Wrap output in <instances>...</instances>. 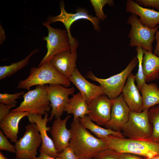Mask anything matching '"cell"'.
Instances as JSON below:
<instances>
[{
	"instance_id": "obj_1",
	"label": "cell",
	"mask_w": 159,
	"mask_h": 159,
	"mask_svg": "<svg viewBox=\"0 0 159 159\" xmlns=\"http://www.w3.org/2000/svg\"><path fill=\"white\" fill-rule=\"evenodd\" d=\"M70 127L72 136L69 146L79 158H92L101 151L108 148L106 143L91 134L79 119L73 120Z\"/></svg>"
},
{
	"instance_id": "obj_2",
	"label": "cell",
	"mask_w": 159,
	"mask_h": 159,
	"mask_svg": "<svg viewBox=\"0 0 159 159\" xmlns=\"http://www.w3.org/2000/svg\"><path fill=\"white\" fill-rule=\"evenodd\" d=\"M102 139L108 148L120 153H128L149 158L159 155V143L110 135Z\"/></svg>"
},
{
	"instance_id": "obj_3",
	"label": "cell",
	"mask_w": 159,
	"mask_h": 159,
	"mask_svg": "<svg viewBox=\"0 0 159 159\" xmlns=\"http://www.w3.org/2000/svg\"><path fill=\"white\" fill-rule=\"evenodd\" d=\"M60 84L67 87L70 82L61 75L48 61L40 67H33L30 69L29 75L18 83L17 88L29 90L35 85Z\"/></svg>"
},
{
	"instance_id": "obj_4",
	"label": "cell",
	"mask_w": 159,
	"mask_h": 159,
	"mask_svg": "<svg viewBox=\"0 0 159 159\" xmlns=\"http://www.w3.org/2000/svg\"><path fill=\"white\" fill-rule=\"evenodd\" d=\"M138 63V60L136 56L132 59L122 72L109 78H99L92 72H88L87 77L99 83L104 94L110 99L114 100L121 94L128 77Z\"/></svg>"
},
{
	"instance_id": "obj_5",
	"label": "cell",
	"mask_w": 159,
	"mask_h": 159,
	"mask_svg": "<svg viewBox=\"0 0 159 159\" xmlns=\"http://www.w3.org/2000/svg\"><path fill=\"white\" fill-rule=\"evenodd\" d=\"M46 85H37L34 89L24 93L23 100L20 105L10 111L26 112L29 114L41 115L48 112L51 107L47 95Z\"/></svg>"
},
{
	"instance_id": "obj_6",
	"label": "cell",
	"mask_w": 159,
	"mask_h": 159,
	"mask_svg": "<svg viewBox=\"0 0 159 159\" xmlns=\"http://www.w3.org/2000/svg\"><path fill=\"white\" fill-rule=\"evenodd\" d=\"M148 110L137 112L130 111L128 119L122 132L125 138L148 140L152 134L153 127L149 120Z\"/></svg>"
},
{
	"instance_id": "obj_7",
	"label": "cell",
	"mask_w": 159,
	"mask_h": 159,
	"mask_svg": "<svg viewBox=\"0 0 159 159\" xmlns=\"http://www.w3.org/2000/svg\"><path fill=\"white\" fill-rule=\"evenodd\" d=\"M60 6L61 10L60 14L49 18L47 22L50 24L57 21H60L64 24L68 35L71 46V50L77 49L78 44L77 40L72 36L70 32L71 26L75 21L80 19H87L92 23L95 30L100 31V28L99 25L100 20L96 16L89 14L88 12L85 9L78 8L76 10L75 13H71L66 11L63 1H61Z\"/></svg>"
},
{
	"instance_id": "obj_8",
	"label": "cell",
	"mask_w": 159,
	"mask_h": 159,
	"mask_svg": "<svg viewBox=\"0 0 159 159\" xmlns=\"http://www.w3.org/2000/svg\"><path fill=\"white\" fill-rule=\"evenodd\" d=\"M127 22L131 26L128 35L130 46L140 47L143 49L152 52V44L155 39V35L159 25L154 28L147 27L140 22L137 16L132 14L129 17Z\"/></svg>"
},
{
	"instance_id": "obj_9",
	"label": "cell",
	"mask_w": 159,
	"mask_h": 159,
	"mask_svg": "<svg viewBox=\"0 0 159 159\" xmlns=\"http://www.w3.org/2000/svg\"><path fill=\"white\" fill-rule=\"evenodd\" d=\"M42 24L47 27L48 30V36L43 38V40L46 41L47 51L38 67L49 61L56 55L71 49L68 35L66 29L53 28L47 21L43 22Z\"/></svg>"
},
{
	"instance_id": "obj_10",
	"label": "cell",
	"mask_w": 159,
	"mask_h": 159,
	"mask_svg": "<svg viewBox=\"0 0 159 159\" xmlns=\"http://www.w3.org/2000/svg\"><path fill=\"white\" fill-rule=\"evenodd\" d=\"M25 128L23 136L15 143L16 157L21 159H32L36 157L42 139L35 123L30 122Z\"/></svg>"
},
{
	"instance_id": "obj_11",
	"label": "cell",
	"mask_w": 159,
	"mask_h": 159,
	"mask_svg": "<svg viewBox=\"0 0 159 159\" xmlns=\"http://www.w3.org/2000/svg\"><path fill=\"white\" fill-rule=\"evenodd\" d=\"M47 95L52 110L49 121H51L54 117L55 119L61 117L65 111L68 104L70 95H73L75 91L74 87H66L60 84L46 85Z\"/></svg>"
},
{
	"instance_id": "obj_12",
	"label": "cell",
	"mask_w": 159,
	"mask_h": 159,
	"mask_svg": "<svg viewBox=\"0 0 159 159\" xmlns=\"http://www.w3.org/2000/svg\"><path fill=\"white\" fill-rule=\"evenodd\" d=\"M113 102L105 94L99 96L88 105V115L96 124L105 126L110 119Z\"/></svg>"
},
{
	"instance_id": "obj_13",
	"label": "cell",
	"mask_w": 159,
	"mask_h": 159,
	"mask_svg": "<svg viewBox=\"0 0 159 159\" xmlns=\"http://www.w3.org/2000/svg\"><path fill=\"white\" fill-rule=\"evenodd\" d=\"M48 112L44 114V118L42 115L29 114L27 117L31 123H35L38 128L42 139V144L39 151L45 154L54 158L59 157V153L55 149L52 139L47 135V131H49L51 128L47 126L49 121Z\"/></svg>"
},
{
	"instance_id": "obj_14",
	"label": "cell",
	"mask_w": 159,
	"mask_h": 159,
	"mask_svg": "<svg viewBox=\"0 0 159 159\" xmlns=\"http://www.w3.org/2000/svg\"><path fill=\"white\" fill-rule=\"evenodd\" d=\"M130 111L121 94L114 100L110 118L105 126V128L122 132L128 120Z\"/></svg>"
},
{
	"instance_id": "obj_15",
	"label": "cell",
	"mask_w": 159,
	"mask_h": 159,
	"mask_svg": "<svg viewBox=\"0 0 159 159\" xmlns=\"http://www.w3.org/2000/svg\"><path fill=\"white\" fill-rule=\"evenodd\" d=\"M79 90L87 105L94 99L104 94L100 85L89 82L82 75L76 68L68 79Z\"/></svg>"
},
{
	"instance_id": "obj_16",
	"label": "cell",
	"mask_w": 159,
	"mask_h": 159,
	"mask_svg": "<svg viewBox=\"0 0 159 159\" xmlns=\"http://www.w3.org/2000/svg\"><path fill=\"white\" fill-rule=\"evenodd\" d=\"M70 117L69 115L63 119L61 117L55 119L51 127L50 131L52 139L58 153L69 146L72 134L70 129L67 128L66 123Z\"/></svg>"
},
{
	"instance_id": "obj_17",
	"label": "cell",
	"mask_w": 159,
	"mask_h": 159,
	"mask_svg": "<svg viewBox=\"0 0 159 159\" xmlns=\"http://www.w3.org/2000/svg\"><path fill=\"white\" fill-rule=\"evenodd\" d=\"M77 50H70L56 55L49 61L58 73L68 80L77 68Z\"/></svg>"
},
{
	"instance_id": "obj_18",
	"label": "cell",
	"mask_w": 159,
	"mask_h": 159,
	"mask_svg": "<svg viewBox=\"0 0 159 159\" xmlns=\"http://www.w3.org/2000/svg\"><path fill=\"white\" fill-rule=\"evenodd\" d=\"M135 75L131 73L127 79L122 94L130 111L140 112L143 111L142 98L135 84Z\"/></svg>"
},
{
	"instance_id": "obj_19",
	"label": "cell",
	"mask_w": 159,
	"mask_h": 159,
	"mask_svg": "<svg viewBox=\"0 0 159 159\" xmlns=\"http://www.w3.org/2000/svg\"><path fill=\"white\" fill-rule=\"evenodd\" d=\"M125 10L128 13L139 16L140 22L147 27L154 28L159 24V11L143 7L135 1L127 0Z\"/></svg>"
},
{
	"instance_id": "obj_20",
	"label": "cell",
	"mask_w": 159,
	"mask_h": 159,
	"mask_svg": "<svg viewBox=\"0 0 159 159\" xmlns=\"http://www.w3.org/2000/svg\"><path fill=\"white\" fill-rule=\"evenodd\" d=\"M26 112H11L0 121V127L6 137L11 142L16 143L18 140L19 124L21 119L27 116Z\"/></svg>"
},
{
	"instance_id": "obj_21",
	"label": "cell",
	"mask_w": 159,
	"mask_h": 159,
	"mask_svg": "<svg viewBox=\"0 0 159 159\" xmlns=\"http://www.w3.org/2000/svg\"><path fill=\"white\" fill-rule=\"evenodd\" d=\"M143 50V69L146 83L159 77V57L152 52Z\"/></svg>"
},
{
	"instance_id": "obj_22",
	"label": "cell",
	"mask_w": 159,
	"mask_h": 159,
	"mask_svg": "<svg viewBox=\"0 0 159 159\" xmlns=\"http://www.w3.org/2000/svg\"><path fill=\"white\" fill-rule=\"evenodd\" d=\"M65 109L68 114H72L74 120L84 117L88 115V105L85 100L80 92L72 95Z\"/></svg>"
},
{
	"instance_id": "obj_23",
	"label": "cell",
	"mask_w": 159,
	"mask_h": 159,
	"mask_svg": "<svg viewBox=\"0 0 159 159\" xmlns=\"http://www.w3.org/2000/svg\"><path fill=\"white\" fill-rule=\"evenodd\" d=\"M143 100V111L148 110L159 104V88L155 83H146L139 90Z\"/></svg>"
},
{
	"instance_id": "obj_24",
	"label": "cell",
	"mask_w": 159,
	"mask_h": 159,
	"mask_svg": "<svg viewBox=\"0 0 159 159\" xmlns=\"http://www.w3.org/2000/svg\"><path fill=\"white\" fill-rule=\"evenodd\" d=\"M82 125L89 130L99 138L102 139L110 135H114L121 138H125L121 132H117L108 128H105L95 123L88 115L79 119Z\"/></svg>"
},
{
	"instance_id": "obj_25",
	"label": "cell",
	"mask_w": 159,
	"mask_h": 159,
	"mask_svg": "<svg viewBox=\"0 0 159 159\" xmlns=\"http://www.w3.org/2000/svg\"><path fill=\"white\" fill-rule=\"evenodd\" d=\"M39 50L35 49L23 59L9 65L0 67V80L9 77L26 66L28 63L31 57L34 54L38 52Z\"/></svg>"
},
{
	"instance_id": "obj_26",
	"label": "cell",
	"mask_w": 159,
	"mask_h": 159,
	"mask_svg": "<svg viewBox=\"0 0 159 159\" xmlns=\"http://www.w3.org/2000/svg\"><path fill=\"white\" fill-rule=\"evenodd\" d=\"M150 123L153 127L151 136L148 140L159 143V105L150 108L148 111Z\"/></svg>"
},
{
	"instance_id": "obj_27",
	"label": "cell",
	"mask_w": 159,
	"mask_h": 159,
	"mask_svg": "<svg viewBox=\"0 0 159 159\" xmlns=\"http://www.w3.org/2000/svg\"><path fill=\"white\" fill-rule=\"evenodd\" d=\"M136 57L138 63V69L137 73L135 75V80L137 83V86L139 90L144 84L146 83L143 69V59L144 50L140 47H137Z\"/></svg>"
},
{
	"instance_id": "obj_28",
	"label": "cell",
	"mask_w": 159,
	"mask_h": 159,
	"mask_svg": "<svg viewBox=\"0 0 159 159\" xmlns=\"http://www.w3.org/2000/svg\"><path fill=\"white\" fill-rule=\"evenodd\" d=\"M90 1L94 8L96 17L102 21L104 20L107 17L103 11V7L107 4L112 6L114 5V2L112 0H90Z\"/></svg>"
},
{
	"instance_id": "obj_29",
	"label": "cell",
	"mask_w": 159,
	"mask_h": 159,
	"mask_svg": "<svg viewBox=\"0 0 159 159\" xmlns=\"http://www.w3.org/2000/svg\"><path fill=\"white\" fill-rule=\"evenodd\" d=\"M24 94V92H17L13 94L7 93L0 94V102L5 105L16 104V100L21 98V96Z\"/></svg>"
},
{
	"instance_id": "obj_30",
	"label": "cell",
	"mask_w": 159,
	"mask_h": 159,
	"mask_svg": "<svg viewBox=\"0 0 159 159\" xmlns=\"http://www.w3.org/2000/svg\"><path fill=\"white\" fill-rule=\"evenodd\" d=\"M93 159H120V153L108 148L98 153Z\"/></svg>"
},
{
	"instance_id": "obj_31",
	"label": "cell",
	"mask_w": 159,
	"mask_h": 159,
	"mask_svg": "<svg viewBox=\"0 0 159 159\" xmlns=\"http://www.w3.org/2000/svg\"><path fill=\"white\" fill-rule=\"evenodd\" d=\"M5 136L3 132L0 130V150H5L12 153H16V150L15 146L11 144Z\"/></svg>"
},
{
	"instance_id": "obj_32",
	"label": "cell",
	"mask_w": 159,
	"mask_h": 159,
	"mask_svg": "<svg viewBox=\"0 0 159 159\" xmlns=\"http://www.w3.org/2000/svg\"><path fill=\"white\" fill-rule=\"evenodd\" d=\"M135 1L141 6L151 7L159 11V0H135Z\"/></svg>"
},
{
	"instance_id": "obj_33",
	"label": "cell",
	"mask_w": 159,
	"mask_h": 159,
	"mask_svg": "<svg viewBox=\"0 0 159 159\" xmlns=\"http://www.w3.org/2000/svg\"><path fill=\"white\" fill-rule=\"evenodd\" d=\"M59 157L62 159H79L75 154L73 150L69 146L65 148L62 152L59 153Z\"/></svg>"
},
{
	"instance_id": "obj_34",
	"label": "cell",
	"mask_w": 159,
	"mask_h": 159,
	"mask_svg": "<svg viewBox=\"0 0 159 159\" xmlns=\"http://www.w3.org/2000/svg\"><path fill=\"white\" fill-rule=\"evenodd\" d=\"M16 106V104L8 105L0 103V121L10 112L11 109Z\"/></svg>"
},
{
	"instance_id": "obj_35",
	"label": "cell",
	"mask_w": 159,
	"mask_h": 159,
	"mask_svg": "<svg viewBox=\"0 0 159 159\" xmlns=\"http://www.w3.org/2000/svg\"><path fill=\"white\" fill-rule=\"evenodd\" d=\"M120 159H145V158L137 155L128 153H120Z\"/></svg>"
},
{
	"instance_id": "obj_36",
	"label": "cell",
	"mask_w": 159,
	"mask_h": 159,
	"mask_svg": "<svg viewBox=\"0 0 159 159\" xmlns=\"http://www.w3.org/2000/svg\"><path fill=\"white\" fill-rule=\"evenodd\" d=\"M155 39L156 40V44L153 53L155 55L159 57V30L156 32Z\"/></svg>"
},
{
	"instance_id": "obj_37",
	"label": "cell",
	"mask_w": 159,
	"mask_h": 159,
	"mask_svg": "<svg viewBox=\"0 0 159 159\" xmlns=\"http://www.w3.org/2000/svg\"><path fill=\"white\" fill-rule=\"evenodd\" d=\"M40 153L38 157H36L32 159H62L59 157L54 158L49 156L41 151H39Z\"/></svg>"
},
{
	"instance_id": "obj_38",
	"label": "cell",
	"mask_w": 159,
	"mask_h": 159,
	"mask_svg": "<svg viewBox=\"0 0 159 159\" xmlns=\"http://www.w3.org/2000/svg\"><path fill=\"white\" fill-rule=\"evenodd\" d=\"M6 37L5 31L2 26L0 25V44H1L6 39Z\"/></svg>"
},
{
	"instance_id": "obj_39",
	"label": "cell",
	"mask_w": 159,
	"mask_h": 159,
	"mask_svg": "<svg viewBox=\"0 0 159 159\" xmlns=\"http://www.w3.org/2000/svg\"><path fill=\"white\" fill-rule=\"evenodd\" d=\"M145 159H159V155H157L151 158H145Z\"/></svg>"
},
{
	"instance_id": "obj_40",
	"label": "cell",
	"mask_w": 159,
	"mask_h": 159,
	"mask_svg": "<svg viewBox=\"0 0 159 159\" xmlns=\"http://www.w3.org/2000/svg\"><path fill=\"white\" fill-rule=\"evenodd\" d=\"M0 159H8L3 154L2 152H0Z\"/></svg>"
},
{
	"instance_id": "obj_41",
	"label": "cell",
	"mask_w": 159,
	"mask_h": 159,
	"mask_svg": "<svg viewBox=\"0 0 159 159\" xmlns=\"http://www.w3.org/2000/svg\"><path fill=\"white\" fill-rule=\"evenodd\" d=\"M79 159H93V158H80Z\"/></svg>"
},
{
	"instance_id": "obj_42",
	"label": "cell",
	"mask_w": 159,
	"mask_h": 159,
	"mask_svg": "<svg viewBox=\"0 0 159 159\" xmlns=\"http://www.w3.org/2000/svg\"><path fill=\"white\" fill-rule=\"evenodd\" d=\"M15 159H21L19 158H15Z\"/></svg>"
}]
</instances>
